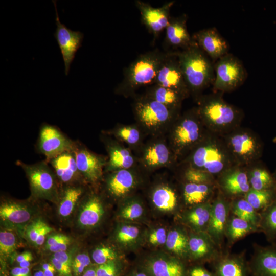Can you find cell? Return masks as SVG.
Instances as JSON below:
<instances>
[{"label": "cell", "mask_w": 276, "mask_h": 276, "mask_svg": "<svg viewBox=\"0 0 276 276\" xmlns=\"http://www.w3.org/2000/svg\"><path fill=\"white\" fill-rule=\"evenodd\" d=\"M196 109L203 125L216 134H227L237 128L243 115L240 109L223 99L220 92L200 96Z\"/></svg>", "instance_id": "1"}, {"label": "cell", "mask_w": 276, "mask_h": 276, "mask_svg": "<svg viewBox=\"0 0 276 276\" xmlns=\"http://www.w3.org/2000/svg\"><path fill=\"white\" fill-rule=\"evenodd\" d=\"M176 54L189 93L198 98L214 83V62L197 44Z\"/></svg>", "instance_id": "2"}, {"label": "cell", "mask_w": 276, "mask_h": 276, "mask_svg": "<svg viewBox=\"0 0 276 276\" xmlns=\"http://www.w3.org/2000/svg\"><path fill=\"white\" fill-rule=\"evenodd\" d=\"M169 54V52L155 49L140 55L124 70V78L116 88V93L129 94L141 87L153 84Z\"/></svg>", "instance_id": "3"}, {"label": "cell", "mask_w": 276, "mask_h": 276, "mask_svg": "<svg viewBox=\"0 0 276 276\" xmlns=\"http://www.w3.org/2000/svg\"><path fill=\"white\" fill-rule=\"evenodd\" d=\"M191 167L206 172L216 178L236 164L223 141L206 136L193 149Z\"/></svg>", "instance_id": "4"}, {"label": "cell", "mask_w": 276, "mask_h": 276, "mask_svg": "<svg viewBox=\"0 0 276 276\" xmlns=\"http://www.w3.org/2000/svg\"><path fill=\"white\" fill-rule=\"evenodd\" d=\"M16 164L25 172L34 197L58 200L60 193L58 189V180L45 160L31 164L18 160Z\"/></svg>", "instance_id": "5"}, {"label": "cell", "mask_w": 276, "mask_h": 276, "mask_svg": "<svg viewBox=\"0 0 276 276\" xmlns=\"http://www.w3.org/2000/svg\"><path fill=\"white\" fill-rule=\"evenodd\" d=\"M175 125L171 139L172 146L178 153L193 149L205 136L204 125L196 108L180 117Z\"/></svg>", "instance_id": "6"}, {"label": "cell", "mask_w": 276, "mask_h": 276, "mask_svg": "<svg viewBox=\"0 0 276 276\" xmlns=\"http://www.w3.org/2000/svg\"><path fill=\"white\" fill-rule=\"evenodd\" d=\"M215 79L212 85L215 92L235 90L245 81L247 73L242 62L228 53L214 62Z\"/></svg>", "instance_id": "7"}, {"label": "cell", "mask_w": 276, "mask_h": 276, "mask_svg": "<svg viewBox=\"0 0 276 276\" xmlns=\"http://www.w3.org/2000/svg\"><path fill=\"white\" fill-rule=\"evenodd\" d=\"M224 141L236 164H249L262 154L261 141L248 130L236 128L226 134Z\"/></svg>", "instance_id": "8"}, {"label": "cell", "mask_w": 276, "mask_h": 276, "mask_svg": "<svg viewBox=\"0 0 276 276\" xmlns=\"http://www.w3.org/2000/svg\"><path fill=\"white\" fill-rule=\"evenodd\" d=\"M134 109L139 122L152 131L170 123L179 110L169 108L145 95L136 100Z\"/></svg>", "instance_id": "9"}, {"label": "cell", "mask_w": 276, "mask_h": 276, "mask_svg": "<svg viewBox=\"0 0 276 276\" xmlns=\"http://www.w3.org/2000/svg\"><path fill=\"white\" fill-rule=\"evenodd\" d=\"M149 276H187L188 264L171 254L154 251L138 265Z\"/></svg>", "instance_id": "10"}, {"label": "cell", "mask_w": 276, "mask_h": 276, "mask_svg": "<svg viewBox=\"0 0 276 276\" xmlns=\"http://www.w3.org/2000/svg\"><path fill=\"white\" fill-rule=\"evenodd\" d=\"M231 214V200L218 191L212 202L206 233L223 252L225 228Z\"/></svg>", "instance_id": "11"}, {"label": "cell", "mask_w": 276, "mask_h": 276, "mask_svg": "<svg viewBox=\"0 0 276 276\" xmlns=\"http://www.w3.org/2000/svg\"><path fill=\"white\" fill-rule=\"evenodd\" d=\"M72 150L83 180L92 183L100 180L107 163L106 159L90 151L79 141H74Z\"/></svg>", "instance_id": "12"}, {"label": "cell", "mask_w": 276, "mask_h": 276, "mask_svg": "<svg viewBox=\"0 0 276 276\" xmlns=\"http://www.w3.org/2000/svg\"><path fill=\"white\" fill-rule=\"evenodd\" d=\"M74 144V141L53 125L45 123L40 128L37 149L45 156L47 162L65 151L72 150Z\"/></svg>", "instance_id": "13"}, {"label": "cell", "mask_w": 276, "mask_h": 276, "mask_svg": "<svg viewBox=\"0 0 276 276\" xmlns=\"http://www.w3.org/2000/svg\"><path fill=\"white\" fill-rule=\"evenodd\" d=\"M56 12L57 28L54 37L57 42L64 64V73L67 75L71 64L78 49L81 47L84 34L79 31H73L61 22L57 12L56 1H52Z\"/></svg>", "instance_id": "14"}, {"label": "cell", "mask_w": 276, "mask_h": 276, "mask_svg": "<svg viewBox=\"0 0 276 276\" xmlns=\"http://www.w3.org/2000/svg\"><path fill=\"white\" fill-rule=\"evenodd\" d=\"M188 231L189 264H211L223 252L206 232Z\"/></svg>", "instance_id": "15"}, {"label": "cell", "mask_w": 276, "mask_h": 276, "mask_svg": "<svg viewBox=\"0 0 276 276\" xmlns=\"http://www.w3.org/2000/svg\"><path fill=\"white\" fill-rule=\"evenodd\" d=\"M174 3L175 1H170L160 7L154 8L143 1H135V5L141 14L142 22L153 36V42L168 25L171 17L170 9Z\"/></svg>", "instance_id": "16"}, {"label": "cell", "mask_w": 276, "mask_h": 276, "mask_svg": "<svg viewBox=\"0 0 276 276\" xmlns=\"http://www.w3.org/2000/svg\"><path fill=\"white\" fill-rule=\"evenodd\" d=\"M154 84L174 90L185 98L189 96L190 93L180 66L176 52H169L157 74Z\"/></svg>", "instance_id": "17"}, {"label": "cell", "mask_w": 276, "mask_h": 276, "mask_svg": "<svg viewBox=\"0 0 276 276\" xmlns=\"http://www.w3.org/2000/svg\"><path fill=\"white\" fill-rule=\"evenodd\" d=\"M219 192L229 200L244 196L250 189L248 172L240 167H232L216 178Z\"/></svg>", "instance_id": "18"}, {"label": "cell", "mask_w": 276, "mask_h": 276, "mask_svg": "<svg viewBox=\"0 0 276 276\" xmlns=\"http://www.w3.org/2000/svg\"><path fill=\"white\" fill-rule=\"evenodd\" d=\"M248 262L250 276H276V242L267 246L254 243Z\"/></svg>", "instance_id": "19"}, {"label": "cell", "mask_w": 276, "mask_h": 276, "mask_svg": "<svg viewBox=\"0 0 276 276\" xmlns=\"http://www.w3.org/2000/svg\"><path fill=\"white\" fill-rule=\"evenodd\" d=\"M246 250L231 253L224 250L220 257L211 263L215 276H250Z\"/></svg>", "instance_id": "20"}, {"label": "cell", "mask_w": 276, "mask_h": 276, "mask_svg": "<svg viewBox=\"0 0 276 276\" xmlns=\"http://www.w3.org/2000/svg\"><path fill=\"white\" fill-rule=\"evenodd\" d=\"M192 36L197 45L214 62L228 53V43L215 28L200 30Z\"/></svg>", "instance_id": "21"}, {"label": "cell", "mask_w": 276, "mask_h": 276, "mask_svg": "<svg viewBox=\"0 0 276 276\" xmlns=\"http://www.w3.org/2000/svg\"><path fill=\"white\" fill-rule=\"evenodd\" d=\"M58 181L65 187L80 183L82 177L76 164L73 150L65 151L47 162Z\"/></svg>", "instance_id": "22"}, {"label": "cell", "mask_w": 276, "mask_h": 276, "mask_svg": "<svg viewBox=\"0 0 276 276\" xmlns=\"http://www.w3.org/2000/svg\"><path fill=\"white\" fill-rule=\"evenodd\" d=\"M187 16L183 14L171 17L165 29V44L167 48L183 50L196 44L187 27Z\"/></svg>", "instance_id": "23"}, {"label": "cell", "mask_w": 276, "mask_h": 276, "mask_svg": "<svg viewBox=\"0 0 276 276\" xmlns=\"http://www.w3.org/2000/svg\"><path fill=\"white\" fill-rule=\"evenodd\" d=\"M109 172L106 179V188L107 193L112 198L116 199L125 198L136 187L137 178L129 169Z\"/></svg>", "instance_id": "24"}, {"label": "cell", "mask_w": 276, "mask_h": 276, "mask_svg": "<svg viewBox=\"0 0 276 276\" xmlns=\"http://www.w3.org/2000/svg\"><path fill=\"white\" fill-rule=\"evenodd\" d=\"M212 201L185 209L179 214L180 224L189 231L206 232Z\"/></svg>", "instance_id": "25"}, {"label": "cell", "mask_w": 276, "mask_h": 276, "mask_svg": "<svg viewBox=\"0 0 276 276\" xmlns=\"http://www.w3.org/2000/svg\"><path fill=\"white\" fill-rule=\"evenodd\" d=\"M104 214L105 208L101 197L96 194H90L82 202L78 223L83 228H92L100 223Z\"/></svg>", "instance_id": "26"}, {"label": "cell", "mask_w": 276, "mask_h": 276, "mask_svg": "<svg viewBox=\"0 0 276 276\" xmlns=\"http://www.w3.org/2000/svg\"><path fill=\"white\" fill-rule=\"evenodd\" d=\"M165 247L168 253L189 264V231L179 223L169 229Z\"/></svg>", "instance_id": "27"}, {"label": "cell", "mask_w": 276, "mask_h": 276, "mask_svg": "<svg viewBox=\"0 0 276 276\" xmlns=\"http://www.w3.org/2000/svg\"><path fill=\"white\" fill-rule=\"evenodd\" d=\"M144 232L137 223L121 222L116 227L114 238L125 251L134 250L143 244Z\"/></svg>", "instance_id": "28"}, {"label": "cell", "mask_w": 276, "mask_h": 276, "mask_svg": "<svg viewBox=\"0 0 276 276\" xmlns=\"http://www.w3.org/2000/svg\"><path fill=\"white\" fill-rule=\"evenodd\" d=\"M217 189L216 184L186 182L182 188V201L186 208L212 201Z\"/></svg>", "instance_id": "29"}, {"label": "cell", "mask_w": 276, "mask_h": 276, "mask_svg": "<svg viewBox=\"0 0 276 276\" xmlns=\"http://www.w3.org/2000/svg\"><path fill=\"white\" fill-rule=\"evenodd\" d=\"M151 201L156 210L162 213H180L178 196L176 191L168 185L157 186L152 191Z\"/></svg>", "instance_id": "30"}, {"label": "cell", "mask_w": 276, "mask_h": 276, "mask_svg": "<svg viewBox=\"0 0 276 276\" xmlns=\"http://www.w3.org/2000/svg\"><path fill=\"white\" fill-rule=\"evenodd\" d=\"M256 233H260L258 227L247 221L231 214L225 231L226 243L224 250L230 251L232 247L237 242L247 235Z\"/></svg>", "instance_id": "31"}, {"label": "cell", "mask_w": 276, "mask_h": 276, "mask_svg": "<svg viewBox=\"0 0 276 276\" xmlns=\"http://www.w3.org/2000/svg\"><path fill=\"white\" fill-rule=\"evenodd\" d=\"M105 142L109 156L105 167L107 172L129 169L133 165L134 159L130 151L112 140H106Z\"/></svg>", "instance_id": "32"}, {"label": "cell", "mask_w": 276, "mask_h": 276, "mask_svg": "<svg viewBox=\"0 0 276 276\" xmlns=\"http://www.w3.org/2000/svg\"><path fill=\"white\" fill-rule=\"evenodd\" d=\"M31 208L25 203L13 200H6L0 206L2 220L13 224H21L27 222L31 218Z\"/></svg>", "instance_id": "33"}, {"label": "cell", "mask_w": 276, "mask_h": 276, "mask_svg": "<svg viewBox=\"0 0 276 276\" xmlns=\"http://www.w3.org/2000/svg\"><path fill=\"white\" fill-rule=\"evenodd\" d=\"M171 154L164 143L156 142L145 148L143 156V164L149 169H155L167 165L171 160Z\"/></svg>", "instance_id": "34"}, {"label": "cell", "mask_w": 276, "mask_h": 276, "mask_svg": "<svg viewBox=\"0 0 276 276\" xmlns=\"http://www.w3.org/2000/svg\"><path fill=\"white\" fill-rule=\"evenodd\" d=\"M85 189L80 183L64 187L59 197L58 213L67 217L73 212L75 206L85 194Z\"/></svg>", "instance_id": "35"}, {"label": "cell", "mask_w": 276, "mask_h": 276, "mask_svg": "<svg viewBox=\"0 0 276 276\" xmlns=\"http://www.w3.org/2000/svg\"><path fill=\"white\" fill-rule=\"evenodd\" d=\"M145 96L174 110L180 109L181 102L185 98L174 90L155 84L149 86Z\"/></svg>", "instance_id": "36"}, {"label": "cell", "mask_w": 276, "mask_h": 276, "mask_svg": "<svg viewBox=\"0 0 276 276\" xmlns=\"http://www.w3.org/2000/svg\"><path fill=\"white\" fill-rule=\"evenodd\" d=\"M231 213L260 229V213L253 208L244 196L231 200Z\"/></svg>", "instance_id": "37"}, {"label": "cell", "mask_w": 276, "mask_h": 276, "mask_svg": "<svg viewBox=\"0 0 276 276\" xmlns=\"http://www.w3.org/2000/svg\"><path fill=\"white\" fill-rule=\"evenodd\" d=\"M145 215L142 202L136 198L126 199L120 206L118 216L121 222L137 223Z\"/></svg>", "instance_id": "38"}, {"label": "cell", "mask_w": 276, "mask_h": 276, "mask_svg": "<svg viewBox=\"0 0 276 276\" xmlns=\"http://www.w3.org/2000/svg\"><path fill=\"white\" fill-rule=\"evenodd\" d=\"M251 189L256 190H276V179L264 167H255L248 172Z\"/></svg>", "instance_id": "39"}, {"label": "cell", "mask_w": 276, "mask_h": 276, "mask_svg": "<svg viewBox=\"0 0 276 276\" xmlns=\"http://www.w3.org/2000/svg\"><path fill=\"white\" fill-rule=\"evenodd\" d=\"M260 213V232L270 243L276 242V199Z\"/></svg>", "instance_id": "40"}, {"label": "cell", "mask_w": 276, "mask_h": 276, "mask_svg": "<svg viewBox=\"0 0 276 276\" xmlns=\"http://www.w3.org/2000/svg\"><path fill=\"white\" fill-rule=\"evenodd\" d=\"M244 197L260 213L276 199V190H256L250 188Z\"/></svg>", "instance_id": "41"}, {"label": "cell", "mask_w": 276, "mask_h": 276, "mask_svg": "<svg viewBox=\"0 0 276 276\" xmlns=\"http://www.w3.org/2000/svg\"><path fill=\"white\" fill-rule=\"evenodd\" d=\"M168 230L162 225L151 226L144 231L143 244L152 248L165 246Z\"/></svg>", "instance_id": "42"}, {"label": "cell", "mask_w": 276, "mask_h": 276, "mask_svg": "<svg viewBox=\"0 0 276 276\" xmlns=\"http://www.w3.org/2000/svg\"><path fill=\"white\" fill-rule=\"evenodd\" d=\"M186 182L193 183H211L216 185V178L212 175L192 167H189L184 173Z\"/></svg>", "instance_id": "43"}, {"label": "cell", "mask_w": 276, "mask_h": 276, "mask_svg": "<svg viewBox=\"0 0 276 276\" xmlns=\"http://www.w3.org/2000/svg\"><path fill=\"white\" fill-rule=\"evenodd\" d=\"M91 257L94 262L98 265L120 259L118 252L108 246L96 247L92 252Z\"/></svg>", "instance_id": "44"}, {"label": "cell", "mask_w": 276, "mask_h": 276, "mask_svg": "<svg viewBox=\"0 0 276 276\" xmlns=\"http://www.w3.org/2000/svg\"><path fill=\"white\" fill-rule=\"evenodd\" d=\"M114 135L129 145H135L141 138L139 129L133 126H121L115 129L113 132Z\"/></svg>", "instance_id": "45"}, {"label": "cell", "mask_w": 276, "mask_h": 276, "mask_svg": "<svg viewBox=\"0 0 276 276\" xmlns=\"http://www.w3.org/2000/svg\"><path fill=\"white\" fill-rule=\"evenodd\" d=\"M124 266L121 260L111 261L96 268L97 276H121Z\"/></svg>", "instance_id": "46"}, {"label": "cell", "mask_w": 276, "mask_h": 276, "mask_svg": "<svg viewBox=\"0 0 276 276\" xmlns=\"http://www.w3.org/2000/svg\"><path fill=\"white\" fill-rule=\"evenodd\" d=\"M16 239L10 231H3L0 233V252L1 255H8L16 249Z\"/></svg>", "instance_id": "47"}, {"label": "cell", "mask_w": 276, "mask_h": 276, "mask_svg": "<svg viewBox=\"0 0 276 276\" xmlns=\"http://www.w3.org/2000/svg\"><path fill=\"white\" fill-rule=\"evenodd\" d=\"M90 263V258L87 254H78L75 258L72 264V268L75 275H81Z\"/></svg>", "instance_id": "48"}, {"label": "cell", "mask_w": 276, "mask_h": 276, "mask_svg": "<svg viewBox=\"0 0 276 276\" xmlns=\"http://www.w3.org/2000/svg\"><path fill=\"white\" fill-rule=\"evenodd\" d=\"M187 276H215L212 272L209 271L203 265L189 264Z\"/></svg>", "instance_id": "49"}, {"label": "cell", "mask_w": 276, "mask_h": 276, "mask_svg": "<svg viewBox=\"0 0 276 276\" xmlns=\"http://www.w3.org/2000/svg\"><path fill=\"white\" fill-rule=\"evenodd\" d=\"M44 223L42 220L38 219L28 226L27 229V235L30 241L34 243L35 242L39 232Z\"/></svg>", "instance_id": "50"}, {"label": "cell", "mask_w": 276, "mask_h": 276, "mask_svg": "<svg viewBox=\"0 0 276 276\" xmlns=\"http://www.w3.org/2000/svg\"><path fill=\"white\" fill-rule=\"evenodd\" d=\"M52 263L55 267L56 270L62 276L71 275L72 267L66 265L54 257L52 259Z\"/></svg>", "instance_id": "51"}, {"label": "cell", "mask_w": 276, "mask_h": 276, "mask_svg": "<svg viewBox=\"0 0 276 276\" xmlns=\"http://www.w3.org/2000/svg\"><path fill=\"white\" fill-rule=\"evenodd\" d=\"M33 260L32 254L29 251H25L16 257V261L21 267H29L30 263Z\"/></svg>", "instance_id": "52"}, {"label": "cell", "mask_w": 276, "mask_h": 276, "mask_svg": "<svg viewBox=\"0 0 276 276\" xmlns=\"http://www.w3.org/2000/svg\"><path fill=\"white\" fill-rule=\"evenodd\" d=\"M70 241V238L62 234H55L50 236L47 241V247L55 245L58 243Z\"/></svg>", "instance_id": "53"}, {"label": "cell", "mask_w": 276, "mask_h": 276, "mask_svg": "<svg viewBox=\"0 0 276 276\" xmlns=\"http://www.w3.org/2000/svg\"><path fill=\"white\" fill-rule=\"evenodd\" d=\"M52 228L50 226L44 223L42 226L34 243L37 245H41L44 242L46 236L52 231Z\"/></svg>", "instance_id": "54"}, {"label": "cell", "mask_w": 276, "mask_h": 276, "mask_svg": "<svg viewBox=\"0 0 276 276\" xmlns=\"http://www.w3.org/2000/svg\"><path fill=\"white\" fill-rule=\"evenodd\" d=\"M53 257L62 262L66 265L72 267V264L70 257L66 251H59L55 252Z\"/></svg>", "instance_id": "55"}, {"label": "cell", "mask_w": 276, "mask_h": 276, "mask_svg": "<svg viewBox=\"0 0 276 276\" xmlns=\"http://www.w3.org/2000/svg\"><path fill=\"white\" fill-rule=\"evenodd\" d=\"M70 244V241L61 242L53 246L47 247L50 251L56 252L59 251H65Z\"/></svg>", "instance_id": "56"}, {"label": "cell", "mask_w": 276, "mask_h": 276, "mask_svg": "<svg viewBox=\"0 0 276 276\" xmlns=\"http://www.w3.org/2000/svg\"><path fill=\"white\" fill-rule=\"evenodd\" d=\"M30 268L28 267H15L11 270L12 276H29Z\"/></svg>", "instance_id": "57"}, {"label": "cell", "mask_w": 276, "mask_h": 276, "mask_svg": "<svg viewBox=\"0 0 276 276\" xmlns=\"http://www.w3.org/2000/svg\"><path fill=\"white\" fill-rule=\"evenodd\" d=\"M125 276H149L139 265L128 272Z\"/></svg>", "instance_id": "58"}, {"label": "cell", "mask_w": 276, "mask_h": 276, "mask_svg": "<svg viewBox=\"0 0 276 276\" xmlns=\"http://www.w3.org/2000/svg\"><path fill=\"white\" fill-rule=\"evenodd\" d=\"M42 271L45 276H54L56 270L52 263H44L42 265Z\"/></svg>", "instance_id": "59"}, {"label": "cell", "mask_w": 276, "mask_h": 276, "mask_svg": "<svg viewBox=\"0 0 276 276\" xmlns=\"http://www.w3.org/2000/svg\"><path fill=\"white\" fill-rule=\"evenodd\" d=\"M82 276H97L96 271V268H89L84 272Z\"/></svg>", "instance_id": "60"}, {"label": "cell", "mask_w": 276, "mask_h": 276, "mask_svg": "<svg viewBox=\"0 0 276 276\" xmlns=\"http://www.w3.org/2000/svg\"><path fill=\"white\" fill-rule=\"evenodd\" d=\"M33 276H45V275L42 270H38L34 273Z\"/></svg>", "instance_id": "61"}, {"label": "cell", "mask_w": 276, "mask_h": 276, "mask_svg": "<svg viewBox=\"0 0 276 276\" xmlns=\"http://www.w3.org/2000/svg\"><path fill=\"white\" fill-rule=\"evenodd\" d=\"M274 177L275 179H276V173H275V174L274 175Z\"/></svg>", "instance_id": "62"}]
</instances>
